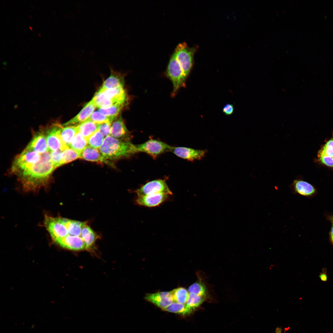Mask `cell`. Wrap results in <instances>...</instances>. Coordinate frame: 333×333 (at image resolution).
<instances>
[{
  "mask_svg": "<svg viewBox=\"0 0 333 333\" xmlns=\"http://www.w3.org/2000/svg\"><path fill=\"white\" fill-rule=\"evenodd\" d=\"M81 237L85 242L86 249H90L94 244L97 238V234L86 223L83 226Z\"/></svg>",
  "mask_w": 333,
  "mask_h": 333,
  "instance_id": "ffe728a7",
  "label": "cell"
},
{
  "mask_svg": "<svg viewBox=\"0 0 333 333\" xmlns=\"http://www.w3.org/2000/svg\"><path fill=\"white\" fill-rule=\"evenodd\" d=\"M29 28L30 29V30H31V31H32V28H31V27H29Z\"/></svg>",
  "mask_w": 333,
  "mask_h": 333,
  "instance_id": "60d3db41",
  "label": "cell"
},
{
  "mask_svg": "<svg viewBox=\"0 0 333 333\" xmlns=\"http://www.w3.org/2000/svg\"><path fill=\"white\" fill-rule=\"evenodd\" d=\"M88 145L87 139L80 133L77 132L72 139L69 148L80 155Z\"/></svg>",
  "mask_w": 333,
  "mask_h": 333,
  "instance_id": "7402d4cb",
  "label": "cell"
},
{
  "mask_svg": "<svg viewBox=\"0 0 333 333\" xmlns=\"http://www.w3.org/2000/svg\"><path fill=\"white\" fill-rule=\"evenodd\" d=\"M319 160L322 163L330 167H333V158L327 156L319 157Z\"/></svg>",
  "mask_w": 333,
  "mask_h": 333,
  "instance_id": "e575fe53",
  "label": "cell"
},
{
  "mask_svg": "<svg viewBox=\"0 0 333 333\" xmlns=\"http://www.w3.org/2000/svg\"><path fill=\"white\" fill-rule=\"evenodd\" d=\"M48 151L41 154L38 162L17 175L25 190H36L48 182L55 168L51 161V154Z\"/></svg>",
  "mask_w": 333,
  "mask_h": 333,
  "instance_id": "6da1fadb",
  "label": "cell"
},
{
  "mask_svg": "<svg viewBox=\"0 0 333 333\" xmlns=\"http://www.w3.org/2000/svg\"><path fill=\"white\" fill-rule=\"evenodd\" d=\"M80 158V155L70 148H67L62 151L61 166Z\"/></svg>",
  "mask_w": 333,
  "mask_h": 333,
  "instance_id": "4316f807",
  "label": "cell"
},
{
  "mask_svg": "<svg viewBox=\"0 0 333 333\" xmlns=\"http://www.w3.org/2000/svg\"><path fill=\"white\" fill-rule=\"evenodd\" d=\"M135 146L136 153L144 152L154 158L166 152L170 151L171 147L164 142L153 139L141 144L135 145Z\"/></svg>",
  "mask_w": 333,
  "mask_h": 333,
  "instance_id": "52a82bcc",
  "label": "cell"
},
{
  "mask_svg": "<svg viewBox=\"0 0 333 333\" xmlns=\"http://www.w3.org/2000/svg\"><path fill=\"white\" fill-rule=\"evenodd\" d=\"M188 291L189 293L205 297L207 291L205 286L202 283L199 282L194 283L190 286Z\"/></svg>",
  "mask_w": 333,
  "mask_h": 333,
  "instance_id": "4dcf8cb0",
  "label": "cell"
},
{
  "mask_svg": "<svg viewBox=\"0 0 333 333\" xmlns=\"http://www.w3.org/2000/svg\"></svg>",
  "mask_w": 333,
  "mask_h": 333,
  "instance_id": "ee69618b",
  "label": "cell"
},
{
  "mask_svg": "<svg viewBox=\"0 0 333 333\" xmlns=\"http://www.w3.org/2000/svg\"><path fill=\"white\" fill-rule=\"evenodd\" d=\"M170 292L173 302L186 304L189 298V293L185 288L179 287L175 289Z\"/></svg>",
  "mask_w": 333,
  "mask_h": 333,
  "instance_id": "cb8c5ba5",
  "label": "cell"
},
{
  "mask_svg": "<svg viewBox=\"0 0 333 333\" xmlns=\"http://www.w3.org/2000/svg\"><path fill=\"white\" fill-rule=\"evenodd\" d=\"M135 192L138 196L157 193L169 195L173 194L165 180L163 179H156L147 182L136 190Z\"/></svg>",
  "mask_w": 333,
  "mask_h": 333,
  "instance_id": "9c48e42d",
  "label": "cell"
},
{
  "mask_svg": "<svg viewBox=\"0 0 333 333\" xmlns=\"http://www.w3.org/2000/svg\"><path fill=\"white\" fill-rule=\"evenodd\" d=\"M38 35H39V36H40H40H41V34H40V33H39V34H38Z\"/></svg>",
  "mask_w": 333,
  "mask_h": 333,
  "instance_id": "b9f144b4",
  "label": "cell"
},
{
  "mask_svg": "<svg viewBox=\"0 0 333 333\" xmlns=\"http://www.w3.org/2000/svg\"><path fill=\"white\" fill-rule=\"evenodd\" d=\"M323 156L333 158V138L328 141L318 153V157Z\"/></svg>",
  "mask_w": 333,
  "mask_h": 333,
  "instance_id": "1f68e13d",
  "label": "cell"
},
{
  "mask_svg": "<svg viewBox=\"0 0 333 333\" xmlns=\"http://www.w3.org/2000/svg\"><path fill=\"white\" fill-rule=\"evenodd\" d=\"M56 243L63 248L72 250L86 249L85 244L81 236L67 235Z\"/></svg>",
  "mask_w": 333,
  "mask_h": 333,
  "instance_id": "e0dca14e",
  "label": "cell"
},
{
  "mask_svg": "<svg viewBox=\"0 0 333 333\" xmlns=\"http://www.w3.org/2000/svg\"><path fill=\"white\" fill-rule=\"evenodd\" d=\"M77 126H63L61 129L60 138L64 144L67 148H69L72 139L77 132Z\"/></svg>",
  "mask_w": 333,
  "mask_h": 333,
  "instance_id": "44dd1931",
  "label": "cell"
},
{
  "mask_svg": "<svg viewBox=\"0 0 333 333\" xmlns=\"http://www.w3.org/2000/svg\"><path fill=\"white\" fill-rule=\"evenodd\" d=\"M170 195L161 193L138 196L136 202L138 205L151 208L157 206L167 200Z\"/></svg>",
  "mask_w": 333,
  "mask_h": 333,
  "instance_id": "4fadbf2b",
  "label": "cell"
},
{
  "mask_svg": "<svg viewBox=\"0 0 333 333\" xmlns=\"http://www.w3.org/2000/svg\"><path fill=\"white\" fill-rule=\"evenodd\" d=\"M205 297L189 293L187 306L192 311L199 306L204 301Z\"/></svg>",
  "mask_w": 333,
  "mask_h": 333,
  "instance_id": "f1b7e54d",
  "label": "cell"
},
{
  "mask_svg": "<svg viewBox=\"0 0 333 333\" xmlns=\"http://www.w3.org/2000/svg\"><path fill=\"white\" fill-rule=\"evenodd\" d=\"M118 74L112 70L110 76L103 83L100 88L106 89L123 86V81Z\"/></svg>",
  "mask_w": 333,
  "mask_h": 333,
  "instance_id": "603a6c76",
  "label": "cell"
},
{
  "mask_svg": "<svg viewBox=\"0 0 333 333\" xmlns=\"http://www.w3.org/2000/svg\"><path fill=\"white\" fill-rule=\"evenodd\" d=\"M63 125L58 123L53 124L44 131L49 152L60 150L63 151L68 148L63 143L60 133Z\"/></svg>",
  "mask_w": 333,
  "mask_h": 333,
  "instance_id": "ba28073f",
  "label": "cell"
},
{
  "mask_svg": "<svg viewBox=\"0 0 333 333\" xmlns=\"http://www.w3.org/2000/svg\"><path fill=\"white\" fill-rule=\"evenodd\" d=\"M329 239L331 243L333 244V224H332L329 233Z\"/></svg>",
  "mask_w": 333,
  "mask_h": 333,
  "instance_id": "74e56055",
  "label": "cell"
},
{
  "mask_svg": "<svg viewBox=\"0 0 333 333\" xmlns=\"http://www.w3.org/2000/svg\"><path fill=\"white\" fill-rule=\"evenodd\" d=\"M289 187L293 194L306 197H313L317 193L316 189L312 185L300 179H294Z\"/></svg>",
  "mask_w": 333,
  "mask_h": 333,
  "instance_id": "8fae6325",
  "label": "cell"
},
{
  "mask_svg": "<svg viewBox=\"0 0 333 333\" xmlns=\"http://www.w3.org/2000/svg\"><path fill=\"white\" fill-rule=\"evenodd\" d=\"M93 99L96 105L99 106L106 102L112 105L117 102L126 101L127 97L123 86L102 89L100 88L96 92Z\"/></svg>",
  "mask_w": 333,
  "mask_h": 333,
  "instance_id": "3957f363",
  "label": "cell"
},
{
  "mask_svg": "<svg viewBox=\"0 0 333 333\" xmlns=\"http://www.w3.org/2000/svg\"><path fill=\"white\" fill-rule=\"evenodd\" d=\"M80 158L99 163H105L113 165L112 163L107 160L103 156L99 150L88 145L80 155Z\"/></svg>",
  "mask_w": 333,
  "mask_h": 333,
  "instance_id": "ac0fdd59",
  "label": "cell"
},
{
  "mask_svg": "<svg viewBox=\"0 0 333 333\" xmlns=\"http://www.w3.org/2000/svg\"><path fill=\"white\" fill-rule=\"evenodd\" d=\"M195 50V48L189 47L185 42H183L177 46L174 53L186 77L192 67Z\"/></svg>",
  "mask_w": 333,
  "mask_h": 333,
  "instance_id": "8992f818",
  "label": "cell"
},
{
  "mask_svg": "<svg viewBox=\"0 0 333 333\" xmlns=\"http://www.w3.org/2000/svg\"><path fill=\"white\" fill-rule=\"evenodd\" d=\"M111 124L110 135L122 140L131 141L132 136L121 117L115 119Z\"/></svg>",
  "mask_w": 333,
  "mask_h": 333,
  "instance_id": "5bb4252c",
  "label": "cell"
},
{
  "mask_svg": "<svg viewBox=\"0 0 333 333\" xmlns=\"http://www.w3.org/2000/svg\"><path fill=\"white\" fill-rule=\"evenodd\" d=\"M166 74L173 85V94L185 85L186 77L175 54L171 56L168 64Z\"/></svg>",
  "mask_w": 333,
  "mask_h": 333,
  "instance_id": "5b68a950",
  "label": "cell"
},
{
  "mask_svg": "<svg viewBox=\"0 0 333 333\" xmlns=\"http://www.w3.org/2000/svg\"><path fill=\"white\" fill-rule=\"evenodd\" d=\"M97 106L92 98L76 116L63 124V125L77 126L79 125L86 121L94 112Z\"/></svg>",
  "mask_w": 333,
  "mask_h": 333,
  "instance_id": "7c38bea8",
  "label": "cell"
},
{
  "mask_svg": "<svg viewBox=\"0 0 333 333\" xmlns=\"http://www.w3.org/2000/svg\"><path fill=\"white\" fill-rule=\"evenodd\" d=\"M163 310L183 315L190 314L193 311L188 307L186 304H183L176 302H172Z\"/></svg>",
  "mask_w": 333,
  "mask_h": 333,
  "instance_id": "d4e9b609",
  "label": "cell"
},
{
  "mask_svg": "<svg viewBox=\"0 0 333 333\" xmlns=\"http://www.w3.org/2000/svg\"><path fill=\"white\" fill-rule=\"evenodd\" d=\"M327 219L333 224V214L328 215L327 216Z\"/></svg>",
  "mask_w": 333,
  "mask_h": 333,
  "instance_id": "f35d334b",
  "label": "cell"
},
{
  "mask_svg": "<svg viewBox=\"0 0 333 333\" xmlns=\"http://www.w3.org/2000/svg\"><path fill=\"white\" fill-rule=\"evenodd\" d=\"M234 109V106L232 104H227L224 107L223 111L225 115H229L233 113Z\"/></svg>",
  "mask_w": 333,
  "mask_h": 333,
  "instance_id": "d590c367",
  "label": "cell"
},
{
  "mask_svg": "<svg viewBox=\"0 0 333 333\" xmlns=\"http://www.w3.org/2000/svg\"><path fill=\"white\" fill-rule=\"evenodd\" d=\"M145 298L162 310L173 302L170 292H159L148 294L146 295Z\"/></svg>",
  "mask_w": 333,
  "mask_h": 333,
  "instance_id": "9a60e30c",
  "label": "cell"
},
{
  "mask_svg": "<svg viewBox=\"0 0 333 333\" xmlns=\"http://www.w3.org/2000/svg\"><path fill=\"white\" fill-rule=\"evenodd\" d=\"M29 17H30V18H32L31 17V16H30V15H29Z\"/></svg>",
  "mask_w": 333,
  "mask_h": 333,
  "instance_id": "7bdbcfd3",
  "label": "cell"
},
{
  "mask_svg": "<svg viewBox=\"0 0 333 333\" xmlns=\"http://www.w3.org/2000/svg\"><path fill=\"white\" fill-rule=\"evenodd\" d=\"M125 102H118L108 108L99 109L98 110L106 116L116 117L124 107Z\"/></svg>",
  "mask_w": 333,
  "mask_h": 333,
  "instance_id": "484cf974",
  "label": "cell"
},
{
  "mask_svg": "<svg viewBox=\"0 0 333 333\" xmlns=\"http://www.w3.org/2000/svg\"><path fill=\"white\" fill-rule=\"evenodd\" d=\"M112 123V122H108L100 124L98 130L104 137L110 135Z\"/></svg>",
  "mask_w": 333,
  "mask_h": 333,
  "instance_id": "836d02e7",
  "label": "cell"
},
{
  "mask_svg": "<svg viewBox=\"0 0 333 333\" xmlns=\"http://www.w3.org/2000/svg\"><path fill=\"white\" fill-rule=\"evenodd\" d=\"M26 148L41 154L49 151L44 131L41 130L35 133Z\"/></svg>",
  "mask_w": 333,
  "mask_h": 333,
  "instance_id": "2e32d148",
  "label": "cell"
},
{
  "mask_svg": "<svg viewBox=\"0 0 333 333\" xmlns=\"http://www.w3.org/2000/svg\"><path fill=\"white\" fill-rule=\"evenodd\" d=\"M115 118L116 117L106 116L98 111L94 112L87 120L101 124L108 122H112Z\"/></svg>",
  "mask_w": 333,
  "mask_h": 333,
  "instance_id": "83f0119b",
  "label": "cell"
},
{
  "mask_svg": "<svg viewBox=\"0 0 333 333\" xmlns=\"http://www.w3.org/2000/svg\"><path fill=\"white\" fill-rule=\"evenodd\" d=\"M41 157V155L39 153L26 148L15 158L11 167L12 173L17 175L27 170L38 162Z\"/></svg>",
  "mask_w": 333,
  "mask_h": 333,
  "instance_id": "277c9868",
  "label": "cell"
},
{
  "mask_svg": "<svg viewBox=\"0 0 333 333\" xmlns=\"http://www.w3.org/2000/svg\"><path fill=\"white\" fill-rule=\"evenodd\" d=\"M170 151L180 158L191 162L202 159L207 153V150H196L185 147L172 146Z\"/></svg>",
  "mask_w": 333,
  "mask_h": 333,
  "instance_id": "30bf717a",
  "label": "cell"
},
{
  "mask_svg": "<svg viewBox=\"0 0 333 333\" xmlns=\"http://www.w3.org/2000/svg\"><path fill=\"white\" fill-rule=\"evenodd\" d=\"M104 136L98 130L87 139L88 145L99 149L105 139Z\"/></svg>",
  "mask_w": 333,
  "mask_h": 333,
  "instance_id": "f546056e",
  "label": "cell"
},
{
  "mask_svg": "<svg viewBox=\"0 0 333 333\" xmlns=\"http://www.w3.org/2000/svg\"><path fill=\"white\" fill-rule=\"evenodd\" d=\"M100 124L87 120L77 126V131L87 140L98 130Z\"/></svg>",
  "mask_w": 333,
  "mask_h": 333,
  "instance_id": "d6986e66",
  "label": "cell"
},
{
  "mask_svg": "<svg viewBox=\"0 0 333 333\" xmlns=\"http://www.w3.org/2000/svg\"><path fill=\"white\" fill-rule=\"evenodd\" d=\"M319 277L323 281L326 282L327 281V277L325 273L323 272L321 273L319 276Z\"/></svg>",
  "mask_w": 333,
  "mask_h": 333,
  "instance_id": "8d00e7d4",
  "label": "cell"
},
{
  "mask_svg": "<svg viewBox=\"0 0 333 333\" xmlns=\"http://www.w3.org/2000/svg\"><path fill=\"white\" fill-rule=\"evenodd\" d=\"M276 333H282L281 329L279 328H277L276 331Z\"/></svg>",
  "mask_w": 333,
  "mask_h": 333,
  "instance_id": "ab89813d",
  "label": "cell"
},
{
  "mask_svg": "<svg viewBox=\"0 0 333 333\" xmlns=\"http://www.w3.org/2000/svg\"><path fill=\"white\" fill-rule=\"evenodd\" d=\"M99 150L105 158L111 163V161L128 158L136 153L135 145L131 141L118 139L110 135L105 137Z\"/></svg>",
  "mask_w": 333,
  "mask_h": 333,
  "instance_id": "7a4b0ae2",
  "label": "cell"
},
{
  "mask_svg": "<svg viewBox=\"0 0 333 333\" xmlns=\"http://www.w3.org/2000/svg\"><path fill=\"white\" fill-rule=\"evenodd\" d=\"M62 151L58 150L53 151L51 153V161L55 168L61 166Z\"/></svg>",
  "mask_w": 333,
  "mask_h": 333,
  "instance_id": "d6a6232c",
  "label": "cell"
}]
</instances>
